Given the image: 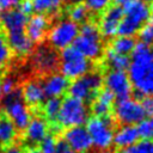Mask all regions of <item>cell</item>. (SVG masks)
<instances>
[{
    "instance_id": "1",
    "label": "cell",
    "mask_w": 153,
    "mask_h": 153,
    "mask_svg": "<svg viewBox=\"0 0 153 153\" xmlns=\"http://www.w3.org/2000/svg\"><path fill=\"white\" fill-rule=\"evenodd\" d=\"M128 76L137 97L153 96V50L149 45L136 43L128 66Z\"/></svg>"
},
{
    "instance_id": "42",
    "label": "cell",
    "mask_w": 153,
    "mask_h": 153,
    "mask_svg": "<svg viewBox=\"0 0 153 153\" xmlns=\"http://www.w3.org/2000/svg\"><path fill=\"white\" fill-rule=\"evenodd\" d=\"M96 153H117L115 151H111V149H103V151H98Z\"/></svg>"
},
{
    "instance_id": "24",
    "label": "cell",
    "mask_w": 153,
    "mask_h": 153,
    "mask_svg": "<svg viewBox=\"0 0 153 153\" xmlns=\"http://www.w3.org/2000/svg\"><path fill=\"white\" fill-rule=\"evenodd\" d=\"M105 59L110 68L115 71H127L130 62V59L128 57V55L116 53L111 48L105 50Z\"/></svg>"
},
{
    "instance_id": "8",
    "label": "cell",
    "mask_w": 153,
    "mask_h": 153,
    "mask_svg": "<svg viewBox=\"0 0 153 153\" xmlns=\"http://www.w3.org/2000/svg\"><path fill=\"white\" fill-rule=\"evenodd\" d=\"M79 32V25L71 19H60L48 30V41L54 49H65L73 45Z\"/></svg>"
},
{
    "instance_id": "21",
    "label": "cell",
    "mask_w": 153,
    "mask_h": 153,
    "mask_svg": "<svg viewBox=\"0 0 153 153\" xmlns=\"http://www.w3.org/2000/svg\"><path fill=\"white\" fill-rule=\"evenodd\" d=\"M22 99L26 105L30 106H37L42 102H44L45 94L42 87V82L38 80H29L24 84L22 90Z\"/></svg>"
},
{
    "instance_id": "30",
    "label": "cell",
    "mask_w": 153,
    "mask_h": 153,
    "mask_svg": "<svg viewBox=\"0 0 153 153\" xmlns=\"http://www.w3.org/2000/svg\"><path fill=\"white\" fill-rule=\"evenodd\" d=\"M140 42L151 45L153 43V19H148L137 31Z\"/></svg>"
},
{
    "instance_id": "2",
    "label": "cell",
    "mask_w": 153,
    "mask_h": 153,
    "mask_svg": "<svg viewBox=\"0 0 153 153\" xmlns=\"http://www.w3.org/2000/svg\"><path fill=\"white\" fill-rule=\"evenodd\" d=\"M123 18L118 25V36H130L137 33L139 29L149 19V6L146 0H130L122 6Z\"/></svg>"
},
{
    "instance_id": "16",
    "label": "cell",
    "mask_w": 153,
    "mask_h": 153,
    "mask_svg": "<svg viewBox=\"0 0 153 153\" xmlns=\"http://www.w3.org/2000/svg\"><path fill=\"white\" fill-rule=\"evenodd\" d=\"M68 85H69L68 79L57 72L47 74V76L42 82L44 94L48 98H60L67 92Z\"/></svg>"
},
{
    "instance_id": "11",
    "label": "cell",
    "mask_w": 153,
    "mask_h": 153,
    "mask_svg": "<svg viewBox=\"0 0 153 153\" xmlns=\"http://www.w3.org/2000/svg\"><path fill=\"white\" fill-rule=\"evenodd\" d=\"M103 84L117 99L129 97L133 92V86L126 71H109L103 78Z\"/></svg>"
},
{
    "instance_id": "17",
    "label": "cell",
    "mask_w": 153,
    "mask_h": 153,
    "mask_svg": "<svg viewBox=\"0 0 153 153\" xmlns=\"http://www.w3.org/2000/svg\"><path fill=\"white\" fill-rule=\"evenodd\" d=\"M27 16L24 14L18 8H10L6 10L0 16V24L2 29L8 32H17V31H25V25L27 22Z\"/></svg>"
},
{
    "instance_id": "38",
    "label": "cell",
    "mask_w": 153,
    "mask_h": 153,
    "mask_svg": "<svg viewBox=\"0 0 153 153\" xmlns=\"http://www.w3.org/2000/svg\"><path fill=\"white\" fill-rule=\"evenodd\" d=\"M55 153H75V152L63 140H61V141H57V147Z\"/></svg>"
},
{
    "instance_id": "4",
    "label": "cell",
    "mask_w": 153,
    "mask_h": 153,
    "mask_svg": "<svg viewBox=\"0 0 153 153\" xmlns=\"http://www.w3.org/2000/svg\"><path fill=\"white\" fill-rule=\"evenodd\" d=\"M59 59L60 73L67 79L74 80L90 72V60H87L74 45H69L62 49Z\"/></svg>"
},
{
    "instance_id": "22",
    "label": "cell",
    "mask_w": 153,
    "mask_h": 153,
    "mask_svg": "<svg viewBox=\"0 0 153 153\" xmlns=\"http://www.w3.org/2000/svg\"><path fill=\"white\" fill-rule=\"evenodd\" d=\"M6 39L10 45L11 51L16 53L18 56H25L32 51L33 43L29 39L25 31L8 32Z\"/></svg>"
},
{
    "instance_id": "34",
    "label": "cell",
    "mask_w": 153,
    "mask_h": 153,
    "mask_svg": "<svg viewBox=\"0 0 153 153\" xmlns=\"http://www.w3.org/2000/svg\"><path fill=\"white\" fill-rule=\"evenodd\" d=\"M110 2L111 0H84V5L87 10L94 13L103 12L108 6H110Z\"/></svg>"
},
{
    "instance_id": "44",
    "label": "cell",
    "mask_w": 153,
    "mask_h": 153,
    "mask_svg": "<svg viewBox=\"0 0 153 153\" xmlns=\"http://www.w3.org/2000/svg\"><path fill=\"white\" fill-rule=\"evenodd\" d=\"M2 96H4V94H2V90H1V84H0V98H1Z\"/></svg>"
},
{
    "instance_id": "12",
    "label": "cell",
    "mask_w": 153,
    "mask_h": 153,
    "mask_svg": "<svg viewBox=\"0 0 153 153\" xmlns=\"http://www.w3.org/2000/svg\"><path fill=\"white\" fill-rule=\"evenodd\" d=\"M123 18V8L120 5L108 6L99 19L98 30L102 37L104 38H114L117 36L118 25Z\"/></svg>"
},
{
    "instance_id": "36",
    "label": "cell",
    "mask_w": 153,
    "mask_h": 153,
    "mask_svg": "<svg viewBox=\"0 0 153 153\" xmlns=\"http://www.w3.org/2000/svg\"><path fill=\"white\" fill-rule=\"evenodd\" d=\"M141 106L145 111L146 116H152L153 117V96H145L141 99Z\"/></svg>"
},
{
    "instance_id": "37",
    "label": "cell",
    "mask_w": 153,
    "mask_h": 153,
    "mask_svg": "<svg viewBox=\"0 0 153 153\" xmlns=\"http://www.w3.org/2000/svg\"><path fill=\"white\" fill-rule=\"evenodd\" d=\"M18 10L22 11L24 14L29 16L33 12V5H32V0H20V2L18 4Z\"/></svg>"
},
{
    "instance_id": "19",
    "label": "cell",
    "mask_w": 153,
    "mask_h": 153,
    "mask_svg": "<svg viewBox=\"0 0 153 153\" xmlns=\"http://www.w3.org/2000/svg\"><path fill=\"white\" fill-rule=\"evenodd\" d=\"M48 133H49L48 123L43 117L39 116L31 118L27 126L24 128V137L31 145L39 143L48 135Z\"/></svg>"
},
{
    "instance_id": "25",
    "label": "cell",
    "mask_w": 153,
    "mask_h": 153,
    "mask_svg": "<svg viewBox=\"0 0 153 153\" xmlns=\"http://www.w3.org/2000/svg\"><path fill=\"white\" fill-rule=\"evenodd\" d=\"M136 42L134 39V37L130 36H118V37H114L110 48L112 50H115L116 53L123 54V55H128L133 51L134 47H135Z\"/></svg>"
},
{
    "instance_id": "10",
    "label": "cell",
    "mask_w": 153,
    "mask_h": 153,
    "mask_svg": "<svg viewBox=\"0 0 153 153\" xmlns=\"http://www.w3.org/2000/svg\"><path fill=\"white\" fill-rule=\"evenodd\" d=\"M5 111L7 117L14 124V127L19 130H24L31 120V112L27 105L22 99V96L18 91L12 92L6 96L5 100Z\"/></svg>"
},
{
    "instance_id": "39",
    "label": "cell",
    "mask_w": 153,
    "mask_h": 153,
    "mask_svg": "<svg viewBox=\"0 0 153 153\" xmlns=\"http://www.w3.org/2000/svg\"><path fill=\"white\" fill-rule=\"evenodd\" d=\"M20 0H0V8L1 10H10L17 6Z\"/></svg>"
},
{
    "instance_id": "6",
    "label": "cell",
    "mask_w": 153,
    "mask_h": 153,
    "mask_svg": "<svg viewBox=\"0 0 153 153\" xmlns=\"http://www.w3.org/2000/svg\"><path fill=\"white\" fill-rule=\"evenodd\" d=\"M90 134L92 147H96L98 151L109 149L112 146L114 140V122L110 116L97 117L93 116L87 120L85 127Z\"/></svg>"
},
{
    "instance_id": "7",
    "label": "cell",
    "mask_w": 153,
    "mask_h": 153,
    "mask_svg": "<svg viewBox=\"0 0 153 153\" xmlns=\"http://www.w3.org/2000/svg\"><path fill=\"white\" fill-rule=\"evenodd\" d=\"M103 76L98 72H88L80 78L74 79L68 85V92L71 97L80 99L85 103L91 102L98 91L102 88Z\"/></svg>"
},
{
    "instance_id": "5",
    "label": "cell",
    "mask_w": 153,
    "mask_h": 153,
    "mask_svg": "<svg viewBox=\"0 0 153 153\" xmlns=\"http://www.w3.org/2000/svg\"><path fill=\"white\" fill-rule=\"evenodd\" d=\"M88 120V108L85 102L74 97H66L61 100L56 121L61 127L69 128L84 126Z\"/></svg>"
},
{
    "instance_id": "45",
    "label": "cell",
    "mask_w": 153,
    "mask_h": 153,
    "mask_svg": "<svg viewBox=\"0 0 153 153\" xmlns=\"http://www.w3.org/2000/svg\"><path fill=\"white\" fill-rule=\"evenodd\" d=\"M73 1H74V2H80L81 0H73Z\"/></svg>"
},
{
    "instance_id": "15",
    "label": "cell",
    "mask_w": 153,
    "mask_h": 153,
    "mask_svg": "<svg viewBox=\"0 0 153 153\" xmlns=\"http://www.w3.org/2000/svg\"><path fill=\"white\" fill-rule=\"evenodd\" d=\"M49 30V19L43 13H36L32 14L30 18H27L26 25H25V33L29 37V39L35 43H41Z\"/></svg>"
},
{
    "instance_id": "47",
    "label": "cell",
    "mask_w": 153,
    "mask_h": 153,
    "mask_svg": "<svg viewBox=\"0 0 153 153\" xmlns=\"http://www.w3.org/2000/svg\"><path fill=\"white\" fill-rule=\"evenodd\" d=\"M0 12H1V8H0Z\"/></svg>"
},
{
    "instance_id": "41",
    "label": "cell",
    "mask_w": 153,
    "mask_h": 153,
    "mask_svg": "<svg viewBox=\"0 0 153 153\" xmlns=\"http://www.w3.org/2000/svg\"><path fill=\"white\" fill-rule=\"evenodd\" d=\"M115 1V4L116 5H120V6H123L124 4H127V2H129L130 0H114Z\"/></svg>"
},
{
    "instance_id": "13",
    "label": "cell",
    "mask_w": 153,
    "mask_h": 153,
    "mask_svg": "<svg viewBox=\"0 0 153 153\" xmlns=\"http://www.w3.org/2000/svg\"><path fill=\"white\" fill-rule=\"evenodd\" d=\"M31 61L32 66L37 72L43 74H50L57 69L60 59L56 49L47 45H41L33 51Z\"/></svg>"
},
{
    "instance_id": "27",
    "label": "cell",
    "mask_w": 153,
    "mask_h": 153,
    "mask_svg": "<svg viewBox=\"0 0 153 153\" xmlns=\"http://www.w3.org/2000/svg\"><path fill=\"white\" fill-rule=\"evenodd\" d=\"M88 14H90V11L81 2H74L68 8V17H69L68 19H71L72 22H74L76 24L85 23L88 18Z\"/></svg>"
},
{
    "instance_id": "43",
    "label": "cell",
    "mask_w": 153,
    "mask_h": 153,
    "mask_svg": "<svg viewBox=\"0 0 153 153\" xmlns=\"http://www.w3.org/2000/svg\"><path fill=\"white\" fill-rule=\"evenodd\" d=\"M149 13H151V16L153 17V1L151 2V6H149Z\"/></svg>"
},
{
    "instance_id": "26",
    "label": "cell",
    "mask_w": 153,
    "mask_h": 153,
    "mask_svg": "<svg viewBox=\"0 0 153 153\" xmlns=\"http://www.w3.org/2000/svg\"><path fill=\"white\" fill-rule=\"evenodd\" d=\"M63 0H32L33 11L43 14H51L60 10Z\"/></svg>"
},
{
    "instance_id": "28",
    "label": "cell",
    "mask_w": 153,
    "mask_h": 153,
    "mask_svg": "<svg viewBox=\"0 0 153 153\" xmlns=\"http://www.w3.org/2000/svg\"><path fill=\"white\" fill-rule=\"evenodd\" d=\"M60 105H61V100L60 98H48L47 100H44L43 106H42V111L43 115L50 120V121H55L60 110Z\"/></svg>"
},
{
    "instance_id": "3",
    "label": "cell",
    "mask_w": 153,
    "mask_h": 153,
    "mask_svg": "<svg viewBox=\"0 0 153 153\" xmlns=\"http://www.w3.org/2000/svg\"><path fill=\"white\" fill-rule=\"evenodd\" d=\"M73 45L87 60L99 59L103 54V42L98 26L92 22L82 23Z\"/></svg>"
},
{
    "instance_id": "9",
    "label": "cell",
    "mask_w": 153,
    "mask_h": 153,
    "mask_svg": "<svg viewBox=\"0 0 153 153\" xmlns=\"http://www.w3.org/2000/svg\"><path fill=\"white\" fill-rule=\"evenodd\" d=\"M114 116L121 124H137L142 121L146 115L141 106V103L130 97L117 99L112 106Z\"/></svg>"
},
{
    "instance_id": "46",
    "label": "cell",
    "mask_w": 153,
    "mask_h": 153,
    "mask_svg": "<svg viewBox=\"0 0 153 153\" xmlns=\"http://www.w3.org/2000/svg\"><path fill=\"white\" fill-rule=\"evenodd\" d=\"M151 121H152V126H153V118H152V120H151Z\"/></svg>"
},
{
    "instance_id": "18",
    "label": "cell",
    "mask_w": 153,
    "mask_h": 153,
    "mask_svg": "<svg viewBox=\"0 0 153 153\" xmlns=\"http://www.w3.org/2000/svg\"><path fill=\"white\" fill-rule=\"evenodd\" d=\"M115 103V96L108 88H100L96 97L92 99L91 111L97 117H106L110 116Z\"/></svg>"
},
{
    "instance_id": "32",
    "label": "cell",
    "mask_w": 153,
    "mask_h": 153,
    "mask_svg": "<svg viewBox=\"0 0 153 153\" xmlns=\"http://www.w3.org/2000/svg\"><path fill=\"white\" fill-rule=\"evenodd\" d=\"M136 129H137L140 139H152L153 137V126H152L151 120L143 118L142 121H140L137 123Z\"/></svg>"
},
{
    "instance_id": "33",
    "label": "cell",
    "mask_w": 153,
    "mask_h": 153,
    "mask_svg": "<svg viewBox=\"0 0 153 153\" xmlns=\"http://www.w3.org/2000/svg\"><path fill=\"white\" fill-rule=\"evenodd\" d=\"M57 147V140L53 135H47L41 142H39V153H55Z\"/></svg>"
},
{
    "instance_id": "35",
    "label": "cell",
    "mask_w": 153,
    "mask_h": 153,
    "mask_svg": "<svg viewBox=\"0 0 153 153\" xmlns=\"http://www.w3.org/2000/svg\"><path fill=\"white\" fill-rule=\"evenodd\" d=\"M0 84H1V90L4 96H8L16 91V82L11 76H6L2 81H0Z\"/></svg>"
},
{
    "instance_id": "29",
    "label": "cell",
    "mask_w": 153,
    "mask_h": 153,
    "mask_svg": "<svg viewBox=\"0 0 153 153\" xmlns=\"http://www.w3.org/2000/svg\"><path fill=\"white\" fill-rule=\"evenodd\" d=\"M121 153H153V139H141L133 146L123 148Z\"/></svg>"
},
{
    "instance_id": "20",
    "label": "cell",
    "mask_w": 153,
    "mask_h": 153,
    "mask_svg": "<svg viewBox=\"0 0 153 153\" xmlns=\"http://www.w3.org/2000/svg\"><path fill=\"white\" fill-rule=\"evenodd\" d=\"M140 140L136 126L133 124H122L116 131H114V140L112 145H115L117 148H127L129 146H133Z\"/></svg>"
},
{
    "instance_id": "14",
    "label": "cell",
    "mask_w": 153,
    "mask_h": 153,
    "mask_svg": "<svg viewBox=\"0 0 153 153\" xmlns=\"http://www.w3.org/2000/svg\"><path fill=\"white\" fill-rule=\"evenodd\" d=\"M63 141L75 153H87L92 148L90 134L84 126L66 128L63 133Z\"/></svg>"
},
{
    "instance_id": "31",
    "label": "cell",
    "mask_w": 153,
    "mask_h": 153,
    "mask_svg": "<svg viewBox=\"0 0 153 153\" xmlns=\"http://www.w3.org/2000/svg\"><path fill=\"white\" fill-rule=\"evenodd\" d=\"M11 55L12 51L10 49L7 39L2 33H0V71H2L7 66L11 60Z\"/></svg>"
},
{
    "instance_id": "23",
    "label": "cell",
    "mask_w": 153,
    "mask_h": 153,
    "mask_svg": "<svg viewBox=\"0 0 153 153\" xmlns=\"http://www.w3.org/2000/svg\"><path fill=\"white\" fill-rule=\"evenodd\" d=\"M17 128L7 116H0V145L7 146L14 141Z\"/></svg>"
},
{
    "instance_id": "40",
    "label": "cell",
    "mask_w": 153,
    "mask_h": 153,
    "mask_svg": "<svg viewBox=\"0 0 153 153\" xmlns=\"http://www.w3.org/2000/svg\"><path fill=\"white\" fill-rule=\"evenodd\" d=\"M4 153H23V148L18 143H10L6 146Z\"/></svg>"
}]
</instances>
